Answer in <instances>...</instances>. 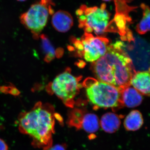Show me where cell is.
Here are the masks:
<instances>
[{
    "instance_id": "cell-20",
    "label": "cell",
    "mask_w": 150,
    "mask_h": 150,
    "mask_svg": "<svg viewBox=\"0 0 150 150\" xmlns=\"http://www.w3.org/2000/svg\"><path fill=\"white\" fill-rule=\"evenodd\" d=\"M17 1H26V0H17Z\"/></svg>"
},
{
    "instance_id": "cell-19",
    "label": "cell",
    "mask_w": 150,
    "mask_h": 150,
    "mask_svg": "<svg viewBox=\"0 0 150 150\" xmlns=\"http://www.w3.org/2000/svg\"><path fill=\"white\" fill-rule=\"evenodd\" d=\"M103 1H112V0H103Z\"/></svg>"
},
{
    "instance_id": "cell-4",
    "label": "cell",
    "mask_w": 150,
    "mask_h": 150,
    "mask_svg": "<svg viewBox=\"0 0 150 150\" xmlns=\"http://www.w3.org/2000/svg\"><path fill=\"white\" fill-rule=\"evenodd\" d=\"M79 18V26L86 33L93 32L96 35H101L106 32L110 14L106 9L105 4L100 7L81 6L76 12Z\"/></svg>"
},
{
    "instance_id": "cell-11",
    "label": "cell",
    "mask_w": 150,
    "mask_h": 150,
    "mask_svg": "<svg viewBox=\"0 0 150 150\" xmlns=\"http://www.w3.org/2000/svg\"><path fill=\"white\" fill-rule=\"evenodd\" d=\"M100 126L104 131L109 134L115 133L120 128L121 121L120 117L115 113L108 112L100 119Z\"/></svg>"
},
{
    "instance_id": "cell-10",
    "label": "cell",
    "mask_w": 150,
    "mask_h": 150,
    "mask_svg": "<svg viewBox=\"0 0 150 150\" xmlns=\"http://www.w3.org/2000/svg\"><path fill=\"white\" fill-rule=\"evenodd\" d=\"M122 105L129 108L139 106L142 103L143 98L142 94L131 86L120 90Z\"/></svg>"
},
{
    "instance_id": "cell-8",
    "label": "cell",
    "mask_w": 150,
    "mask_h": 150,
    "mask_svg": "<svg viewBox=\"0 0 150 150\" xmlns=\"http://www.w3.org/2000/svg\"><path fill=\"white\" fill-rule=\"evenodd\" d=\"M51 22L56 30L65 33L69 31L72 27L74 20L71 14L68 12L60 10L53 14Z\"/></svg>"
},
{
    "instance_id": "cell-6",
    "label": "cell",
    "mask_w": 150,
    "mask_h": 150,
    "mask_svg": "<svg viewBox=\"0 0 150 150\" xmlns=\"http://www.w3.org/2000/svg\"><path fill=\"white\" fill-rule=\"evenodd\" d=\"M51 1L42 2L32 5L26 12L21 16V23L30 30L36 38L46 26L50 14L54 13Z\"/></svg>"
},
{
    "instance_id": "cell-2",
    "label": "cell",
    "mask_w": 150,
    "mask_h": 150,
    "mask_svg": "<svg viewBox=\"0 0 150 150\" xmlns=\"http://www.w3.org/2000/svg\"><path fill=\"white\" fill-rule=\"evenodd\" d=\"M56 117L53 106L37 103L29 111L21 113L17 122L19 130L32 138L34 147H48L52 145Z\"/></svg>"
},
{
    "instance_id": "cell-9",
    "label": "cell",
    "mask_w": 150,
    "mask_h": 150,
    "mask_svg": "<svg viewBox=\"0 0 150 150\" xmlns=\"http://www.w3.org/2000/svg\"><path fill=\"white\" fill-rule=\"evenodd\" d=\"M130 85L139 92L145 95H150L149 71L136 72L131 78Z\"/></svg>"
},
{
    "instance_id": "cell-17",
    "label": "cell",
    "mask_w": 150,
    "mask_h": 150,
    "mask_svg": "<svg viewBox=\"0 0 150 150\" xmlns=\"http://www.w3.org/2000/svg\"><path fill=\"white\" fill-rule=\"evenodd\" d=\"M8 146L5 142L0 139V150H8Z\"/></svg>"
},
{
    "instance_id": "cell-13",
    "label": "cell",
    "mask_w": 150,
    "mask_h": 150,
    "mask_svg": "<svg viewBox=\"0 0 150 150\" xmlns=\"http://www.w3.org/2000/svg\"><path fill=\"white\" fill-rule=\"evenodd\" d=\"M123 123L125 129L128 131L139 130L144 124L142 113L137 110H132L126 116Z\"/></svg>"
},
{
    "instance_id": "cell-1",
    "label": "cell",
    "mask_w": 150,
    "mask_h": 150,
    "mask_svg": "<svg viewBox=\"0 0 150 150\" xmlns=\"http://www.w3.org/2000/svg\"><path fill=\"white\" fill-rule=\"evenodd\" d=\"M93 68L98 80L119 90L131 86V78L136 72L121 41L108 45L105 54L94 62Z\"/></svg>"
},
{
    "instance_id": "cell-18",
    "label": "cell",
    "mask_w": 150,
    "mask_h": 150,
    "mask_svg": "<svg viewBox=\"0 0 150 150\" xmlns=\"http://www.w3.org/2000/svg\"><path fill=\"white\" fill-rule=\"evenodd\" d=\"M41 1L42 2H49L51 1L50 0H41Z\"/></svg>"
},
{
    "instance_id": "cell-16",
    "label": "cell",
    "mask_w": 150,
    "mask_h": 150,
    "mask_svg": "<svg viewBox=\"0 0 150 150\" xmlns=\"http://www.w3.org/2000/svg\"><path fill=\"white\" fill-rule=\"evenodd\" d=\"M43 150H67L66 147L64 144H57L53 146L52 145L48 147L43 148Z\"/></svg>"
},
{
    "instance_id": "cell-12",
    "label": "cell",
    "mask_w": 150,
    "mask_h": 150,
    "mask_svg": "<svg viewBox=\"0 0 150 150\" xmlns=\"http://www.w3.org/2000/svg\"><path fill=\"white\" fill-rule=\"evenodd\" d=\"M81 127L88 133L92 134L96 132L99 129L100 122L98 117L92 113L81 114L80 121Z\"/></svg>"
},
{
    "instance_id": "cell-14",
    "label": "cell",
    "mask_w": 150,
    "mask_h": 150,
    "mask_svg": "<svg viewBox=\"0 0 150 150\" xmlns=\"http://www.w3.org/2000/svg\"><path fill=\"white\" fill-rule=\"evenodd\" d=\"M143 11V17L139 24H137L136 30L139 34H144L150 30V8L144 4L141 5Z\"/></svg>"
},
{
    "instance_id": "cell-3",
    "label": "cell",
    "mask_w": 150,
    "mask_h": 150,
    "mask_svg": "<svg viewBox=\"0 0 150 150\" xmlns=\"http://www.w3.org/2000/svg\"><path fill=\"white\" fill-rule=\"evenodd\" d=\"M87 96L95 107L115 108L122 105L120 90L109 84L88 78L83 82Z\"/></svg>"
},
{
    "instance_id": "cell-7",
    "label": "cell",
    "mask_w": 150,
    "mask_h": 150,
    "mask_svg": "<svg viewBox=\"0 0 150 150\" xmlns=\"http://www.w3.org/2000/svg\"><path fill=\"white\" fill-rule=\"evenodd\" d=\"M109 40L106 38L93 36L85 33L80 40H77L76 46L84 59L89 62H94L105 54Z\"/></svg>"
},
{
    "instance_id": "cell-15",
    "label": "cell",
    "mask_w": 150,
    "mask_h": 150,
    "mask_svg": "<svg viewBox=\"0 0 150 150\" xmlns=\"http://www.w3.org/2000/svg\"><path fill=\"white\" fill-rule=\"evenodd\" d=\"M41 38L43 49L47 54V61L50 62L55 58L56 55V51L46 36L42 35Z\"/></svg>"
},
{
    "instance_id": "cell-5",
    "label": "cell",
    "mask_w": 150,
    "mask_h": 150,
    "mask_svg": "<svg viewBox=\"0 0 150 150\" xmlns=\"http://www.w3.org/2000/svg\"><path fill=\"white\" fill-rule=\"evenodd\" d=\"M80 81V77L75 76L67 70L54 79L50 88L67 106L73 107L74 98L82 87Z\"/></svg>"
}]
</instances>
